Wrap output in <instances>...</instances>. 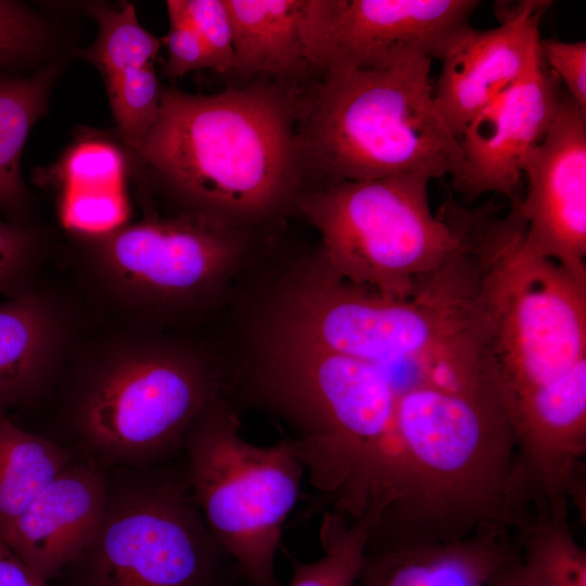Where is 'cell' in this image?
<instances>
[{
    "instance_id": "cell-1",
    "label": "cell",
    "mask_w": 586,
    "mask_h": 586,
    "mask_svg": "<svg viewBox=\"0 0 586 586\" xmlns=\"http://www.w3.org/2000/svg\"><path fill=\"white\" fill-rule=\"evenodd\" d=\"M370 498V540L380 546L446 543L523 523L531 494L494 378L428 379L400 391Z\"/></svg>"
},
{
    "instance_id": "cell-2",
    "label": "cell",
    "mask_w": 586,
    "mask_h": 586,
    "mask_svg": "<svg viewBox=\"0 0 586 586\" xmlns=\"http://www.w3.org/2000/svg\"><path fill=\"white\" fill-rule=\"evenodd\" d=\"M291 117L286 99L267 87L209 95L166 89L139 156L201 213L257 216L294 181Z\"/></svg>"
},
{
    "instance_id": "cell-3",
    "label": "cell",
    "mask_w": 586,
    "mask_h": 586,
    "mask_svg": "<svg viewBox=\"0 0 586 586\" xmlns=\"http://www.w3.org/2000/svg\"><path fill=\"white\" fill-rule=\"evenodd\" d=\"M431 61L322 72L301 106L298 160L329 186L409 173L453 177L461 149L436 109Z\"/></svg>"
},
{
    "instance_id": "cell-4",
    "label": "cell",
    "mask_w": 586,
    "mask_h": 586,
    "mask_svg": "<svg viewBox=\"0 0 586 586\" xmlns=\"http://www.w3.org/2000/svg\"><path fill=\"white\" fill-rule=\"evenodd\" d=\"M265 387L293 425L291 438L324 506L361 513L398 390L382 367L278 332Z\"/></svg>"
},
{
    "instance_id": "cell-5",
    "label": "cell",
    "mask_w": 586,
    "mask_h": 586,
    "mask_svg": "<svg viewBox=\"0 0 586 586\" xmlns=\"http://www.w3.org/2000/svg\"><path fill=\"white\" fill-rule=\"evenodd\" d=\"M500 209L482 213L474 238L483 351L506 403L586 358V279L527 251L524 220Z\"/></svg>"
},
{
    "instance_id": "cell-6",
    "label": "cell",
    "mask_w": 586,
    "mask_h": 586,
    "mask_svg": "<svg viewBox=\"0 0 586 586\" xmlns=\"http://www.w3.org/2000/svg\"><path fill=\"white\" fill-rule=\"evenodd\" d=\"M63 573L71 586H233L242 578L193 500L181 456L109 468L101 525Z\"/></svg>"
},
{
    "instance_id": "cell-7",
    "label": "cell",
    "mask_w": 586,
    "mask_h": 586,
    "mask_svg": "<svg viewBox=\"0 0 586 586\" xmlns=\"http://www.w3.org/2000/svg\"><path fill=\"white\" fill-rule=\"evenodd\" d=\"M278 332L385 370L450 368L474 347L469 305L443 277L428 275L409 298L394 300L335 277L323 264L291 288Z\"/></svg>"
},
{
    "instance_id": "cell-8",
    "label": "cell",
    "mask_w": 586,
    "mask_h": 586,
    "mask_svg": "<svg viewBox=\"0 0 586 586\" xmlns=\"http://www.w3.org/2000/svg\"><path fill=\"white\" fill-rule=\"evenodd\" d=\"M180 456L193 500L242 579L281 586L276 556L306 470L295 443L247 442L237 413L216 399L186 432Z\"/></svg>"
},
{
    "instance_id": "cell-9",
    "label": "cell",
    "mask_w": 586,
    "mask_h": 586,
    "mask_svg": "<svg viewBox=\"0 0 586 586\" xmlns=\"http://www.w3.org/2000/svg\"><path fill=\"white\" fill-rule=\"evenodd\" d=\"M217 399L211 373L186 355L135 347L85 370L72 386V448L107 468H145L180 456L186 432Z\"/></svg>"
},
{
    "instance_id": "cell-10",
    "label": "cell",
    "mask_w": 586,
    "mask_h": 586,
    "mask_svg": "<svg viewBox=\"0 0 586 586\" xmlns=\"http://www.w3.org/2000/svg\"><path fill=\"white\" fill-rule=\"evenodd\" d=\"M431 180L422 173L400 174L334 183L304 196L300 207L321 235L326 268L385 297L409 298L458 245L451 224L431 209Z\"/></svg>"
},
{
    "instance_id": "cell-11",
    "label": "cell",
    "mask_w": 586,
    "mask_h": 586,
    "mask_svg": "<svg viewBox=\"0 0 586 586\" xmlns=\"http://www.w3.org/2000/svg\"><path fill=\"white\" fill-rule=\"evenodd\" d=\"M476 0H305L310 68L387 69L441 60L473 27Z\"/></svg>"
},
{
    "instance_id": "cell-12",
    "label": "cell",
    "mask_w": 586,
    "mask_h": 586,
    "mask_svg": "<svg viewBox=\"0 0 586 586\" xmlns=\"http://www.w3.org/2000/svg\"><path fill=\"white\" fill-rule=\"evenodd\" d=\"M235 254L222 219L201 212L123 226L100 237L95 251L112 288L144 304L179 302L205 291Z\"/></svg>"
},
{
    "instance_id": "cell-13",
    "label": "cell",
    "mask_w": 586,
    "mask_h": 586,
    "mask_svg": "<svg viewBox=\"0 0 586 586\" xmlns=\"http://www.w3.org/2000/svg\"><path fill=\"white\" fill-rule=\"evenodd\" d=\"M523 176L525 192L510 206L526 225L525 249L586 279V109L566 92Z\"/></svg>"
},
{
    "instance_id": "cell-14",
    "label": "cell",
    "mask_w": 586,
    "mask_h": 586,
    "mask_svg": "<svg viewBox=\"0 0 586 586\" xmlns=\"http://www.w3.org/2000/svg\"><path fill=\"white\" fill-rule=\"evenodd\" d=\"M540 59L477 113L459 137L461 163L453 189L466 202L486 193L517 204L523 169L556 115L562 91Z\"/></svg>"
},
{
    "instance_id": "cell-15",
    "label": "cell",
    "mask_w": 586,
    "mask_h": 586,
    "mask_svg": "<svg viewBox=\"0 0 586 586\" xmlns=\"http://www.w3.org/2000/svg\"><path fill=\"white\" fill-rule=\"evenodd\" d=\"M551 1L528 0L497 27L472 28L442 59L434 102L459 140L470 120L539 59V21Z\"/></svg>"
},
{
    "instance_id": "cell-16",
    "label": "cell",
    "mask_w": 586,
    "mask_h": 586,
    "mask_svg": "<svg viewBox=\"0 0 586 586\" xmlns=\"http://www.w3.org/2000/svg\"><path fill=\"white\" fill-rule=\"evenodd\" d=\"M107 486L109 468L76 453L0 539L50 582L93 539L104 517Z\"/></svg>"
},
{
    "instance_id": "cell-17",
    "label": "cell",
    "mask_w": 586,
    "mask_h": 586,
    "mask_svg": "<svg viewBox=\"0 0 586 586\" xmlns=\"http://www.w3.org/2000/svg\"><path fill=\"white\" fill-rule=\"evenodd\" d=\"M511 532L482 528L470 536L437 544L367 546L358 586H486L519 557Z\"/></svg>"
},
{
    "instance_id": "cell-18",
    "label": "cell",
    "mask_w": 586,
    "mask_h": 586,
    "mask_svg": "<svg viewBox=\"0 0 586 586\" xmlns=\"http://www.w3.org/2000/svg\"><path fill=\"white\" fill-rule=\"evenodd\" d=\"M37 293L26 291L0 304V410L39 398L55 372L59 328Z\"/></svg>"
},
{
    "instance_id": "cell-19",
    "label": "cell",
    "mask_w": 586,
    "mask_h": 586,
    "mask_svg": "<svg viewBox=\"0 0 586 586\" xmlns=\"http://www.w3.org/2000/svg\"><path fill=\"white\" fill-rule=\"evenodd\" d=\"M305 0H225L242 74L301 75L310 68L302 36Z\"/></svg>"
},
{
    "instance_id": "cell-20",
    "label": "cell",
    "mask_w": 586,
    "mask_h": 586,
    "mask_svg": "<svg viewBox=\"0 0 586 586\" xmlns=\"http://www.w3.org/2000/svg\"><path fill=\"white\" fill-rule=\"evenodd\" d=\"M75 456L71 446L22 429L0 410V538Z\"/></svg>"
},
{
    "instance_id": "cell-21",
    "label": "cell",
    "mask_w": 586,
    "mask_h": 586,
    "mask_svg": "<svg viewBox=\"0 0 586 586\" xmlns=\"http://www.w3.org/2000/svg\"><path fill=\"white\" fill-rule=\"evenodd\" d=\"M56 68L27 78L0 76V209L18 215L28 199L20 168L26 138L44 113Z\"/></svg>"
},
{
    "instance_id": "cell-22",
    "label": "cell",
    "mask_w": 586,
    "mask_h": 586,
    "mask_svg": "<svg viewBox=\"0 0 586 586\" xmlns=\"http://www.w3.org/2000/svg\"><path fill=\"white\" fill-rule=\"evenodd\" d=\"M514 533L521 566L533 586H586V551L569 517L534 509Z\"/></svg>"
},
{
    "instance_id": "cell-23",
    "label": "cell",
    "mask_w": 586,
    "mask_h": 586,
    "mask_svg": "<svg viewBox=\"0 0 586 586\" xmlns=\"http://www.w3.org/2000/svg\"><path fill=\"white\" fill-rule=\"evenodd\" d=\"M371 528L372 518L368 513L352 520L332 509L326 510L319 526L323 550L320 559L304 562L281 547L292 565L288 586H356Z\"/></svg>"
},
{
    "instance_id": "cell-24",
    "label": "cell",
    "mask_w": 586,
    "mask_h": 586,
    "mask_svg": "<svg viewBox=\"0 0 586 586\" xmlns=\"http://www.w3.org/2000/svg\"><path fill=\"white\" fill-rule=\"evenodd\" d=\"M91 13L98 22L99 34L81 54L100 67L105 80L129 68L153 65L160 41L140 25L132 4H124L118 10L97 7Z\"/></svg>"
},
{
    "instance_id": "cell-25",
    "label": "cell",
    "mask_w": 586,
    "mask_h": 586,
    "mask_svg": "<svg viewBox=\"0 0 586 586\" xmlns=\"http://www.w3.org/2000/svg\"><path fill=\"white\" fill-rule=\"evenodd\" d=\"M110 102L125 144L139 155L157 118L162 91L152 65L129 68L106 79Z\"/></svg>"
},
{
    "instance_id": "cell-26",
    "label": "cell",
    "mask_w": 586,
    "mask_h": 586,
    "mask_svg": "<svg viewBox=\"0 0 586 586\" xmlns=\"http://www.w3.org/2000/svg\"><path fill=\"white\" fill-rule=\"evenodd\" d=\"M60 215L67 229L102 237L124 226L129 204L125 189L63 190Z\"/></svg>"
},
{
    "instance_id": "cell-27",
    "label": "cell",
    "mask_w": 586,
    "mask_h": 586,
    "mask_svg": "<svg viewBox=\"0 0 586 586\" xmlns=\"http://www.w3.org/2000/svg\"><path fill=\"white\" fill-rule=\"evenodd\" d=\"M125 160L117 146L84 141L73 146L62 164L64 190L124 189Z\"/></svg>"
},
{
    "instance_id": "cell-28",
    "label": "cell",
    "mask_w": 586,
    "mask_h": 586,
    "mask_svg": "<svg viewBox=\"0 0 586 586\" xmlns=\"http://www.w3.org/2000/svg\"><path fill=\"white\" fill-rule=\"evenodd\" d=\"M166 7L186 18L199 34L214 71H234L232 28L225 0H169Z\"/></svg>"
},
{
    "instance_id": "cell-29",
    "label": "cell",
    "mask_w": 586,
    "mask_h": 586,
    "mask_svg": "<svg viewBox=\"0 0 586 586\" xmlns=\"http://www.w3.org/2000/svg\"><path fill=\"white\" fill-rule=\"evenodd\" d=\"M36 253L37 241L29 229L0 220V293L13 297L28 291Z\"/></svg>"
},
{
    "instance_id": "cell-30",
    "label": "cell",
    "mask_w": 586,
    "mask_h": 586,
    "mask_svg": "<svg viewBox=\"0 0 586 586\" xmlns=\"http://www.w3.org/2000/svg\"><path fill=\"white\" fill-rule=\"evenodd\" d=\"M44 40L40 21L23 5L0 1V64L33 54Z\"/></svg>"
},
{
    "instance_id": "cell-31",
    "label": "cell",
    "mask_w": 586,
    "mask_h": 586,
    "mask_svg": "<svg viewBox=\"0 0 586 586\" xmlns=\"http://www.w3.org/2000/svg\"><path fill=\"white\" fill-rule=\"evenodd\" d=\"M539 53L547 67L565 85L566 93L586 109V41L540 38Z\"/></svg>"
},
{
    "instance_id": "cell-32",
    "label": "cell",
    "mask_w": 586,
    "mask_h": 586,
    "mask_svg": "<svg viewBox=\"0 0 586 586\" xmlns=\"http://www.w3.org/2000/svg\"><path fill=\"white\" fill-rule=\"evenodd\" d=\"M169 28L164 38L167 49L166 74L183 76L192 71L212 68L209 53L195 29L178 13L167 10Z\"/></svg>"
},
{
    "instance_id": "cell-33",
    "label": "cell",
    "mask_w": 586,
    "mask_h": 586,
    "mask_svg": "<svg viewBox=\"0 0 586 586\" xmlns=\"http://www.w3.org/2000/svg\"><path fill=\"white\" fill-rule=\"evenodd\" d=\"M0 586H51L0 539Z\"/></svg>"
},
{
    "instance_id": "cell-34",
    "label": "cell",
    "mask_w": 586,
    "mask_h": 586,
    "mask_svg": "<svg viewBox=\"0 0 586 586\" xmlns=\"http://www.w3.org/2000/svg\"><path fill=\"white\" fill-rule=\"evenodd\" d=\"M486 586H533L525 576L520 563V555L504 565Z\"/></svg>"
}]
</instances>
